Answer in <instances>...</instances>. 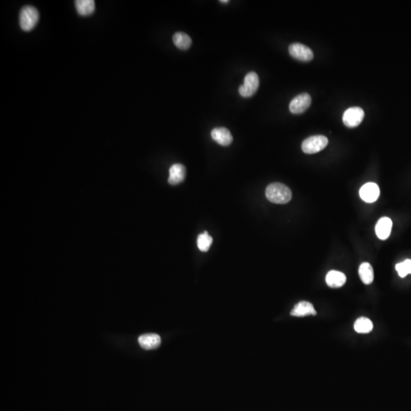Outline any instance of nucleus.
<instances>
[{"label": "nucleus", "mask_w": 411, "mask_h": 411, "mask_svg": "<svg viewBox=\"0 0 411 411\" xmlns=\"http://www.w3.org/2000/svg\"><path fill=\"white\" fill-rule=\"evenodd\" d=\"M392 221L388 217H382L376 224V232L378 237L381 240H385L390 236L392 232Z\"/></svg>", "instance_id": "13"}, {"label": "nucleus", "mask_w": 411, "mask_h": 411, "mask_svg": "<svg viewBox=\"0 0 411 411\" xmlns=\"http://www.w3.org/2000/svg\"><path fill=\"white\" fill-rule=\"evenodd\" d=\"M39 21V13L32 5H26L21 9L19 15V24L22 30L30 32L34 29Z\"/></svg>", "instance_id": "2"}, {"label": "nucleus", "mask_w": 411, "mask_h": 411, "mask_svg": "<svg viewBox=\"0 0 411 411\" xmlns=\"http://www.w3.org/2000/svg\"><path fill=\"white\" fill-rule=\"evenodd\" d=\"M221 3H228L229 2V0H226V1H220Z\"/></svg>", "instance_id": "22"}, {"label": "nucleus", "mask_w": 411, "mask_h": 411, "mask_svg": "<svg viewBox=\"0 0 411 411\" xmlns=\"http://www.w3.org/2000/svg\"><path fill=\"white\" fill-rule=\"evenodd\" d=\"M312 98L308 93H302L296 96L289 104V111L294 114L304 113L310 107Z\"/></svg>", "instance_id": "7"}, {"label": "nucleus", "mask_w": 411, "mask_h": 411, "mask_svg": "<svg viewBox=\"0 0 411 411\" xmlns=\"http://www.w3.org/2000/svg\"><path fill=\"white\" fill-rule=\"evenodd\" d=\"M289 52L293 58L303 62L311 61L314 57L313 52L310 48L300 43H294L289 45Z\"/></svg>", "instance_id": "6"}, {"label": "nucleus", "mask_w": 411, "mask_h": 411, "mask_svg": "<svg viewBox=\"0 0 411 411\" xmlns=\"http://www.w3.org/2000/svg\"><path fill=\"white\" fill-rule=\"evenodd\" d=\"M186 169L181 164H174L169 169V183L172 185H178L185 181Z\"/></svg>", "instance_id": "10"}, {"label": "nucleus", "mask_w": 411, "mask_h": 411, "mask_svg": "<svg viewBox=\"0 0 411 411\" xmlns=\"http://www.w3.org/2000/svg\"><path fill=\"white\" fill-rule=\"evenodd\" d=\"M211 137L220 145L227 146L232 142V134L229 129L225 127H216L211 131Z\"/></svg>", "instance_id": "9"}, {"label": "nucleus", "mask_w": 411, "mask_h": 411, "mask_svg": "<svg viewBox=\"0 0 411 411\" xmlns=\"http://www.w3.org/2000/svg\"><path fill=\"white\" fill-rule=\"evenodd\" d=\"M75 5L78 14L82 16H90L95 9V2L93 0H77Z\"/></svg>", "instance_id": "15"}, {"label": "nucleus", "mask_w": 411, "mask_h": 411, "mask_svg": "<svg viewBox=\"0 0 411 411\" xmlns=\"http://www.w3.org/2000/svg\"><path fill=\"white\" fill-rule=\"evenodd\" d=\"M138 341L141 348L143 349H156L161 344V337L156 333H145L139 337Z\"/></svg>", "instance_id": "12"}, {"label": "nucleus", "mask_w": 411, "mask_h": 411, "mask_svg": "<svg viewBox=\"0 0 411 411\" xmlns=\"http://www.w3.org/2000/svg\"><path fill=\"white\" fill-rule=\"evenodd\" d=\"M404 266L406 268L407 271H408V274L411 273V260L410 259H407L405 261H404Z\"/></svg>", "instance_id": "21"}, {"label": "nucleus", "mask_w": 411, "mask_h": 411, "mask_svg": "<svg viewBox=\"0 0 411 411\" xmlns=\"http://www.w3.org/2000/svg\"><path fill=\"white\" fill-rule=\"evenodd\" d=\"M365 117L364 111L359 107L349 108L344 112L343 122L348 127L353 128L359 126Z\"/></svg>", "instance_id": "5"}, {"label": "nucleus", "mask_w": 411, "mask_h": 411, "mask_svg": "<svg viewBox=\"0 0 411 411\" xmlns=\"http://www.w3.org/2000/svg\"><path fill=\"white\" fill-rule=\"evenodd\" d=\"M379 194V188L376 183H367L362 187L360 190V197L366 203L376 202Z\"/></svg>", "instance_id": "8"}, {"label": "nucleus", "mask_w": 411, "mask_h": 411, "mask_svg": "<svg viewBox=\"0 0 411 411\" xmlns=\"http://www.w3.org/2000/svg\"><path fill=\"white\" fill-rule=\"evenodd\" d=\"M268 201L276 204H285L292 199V191L286 185L281 183H273L266 189Z\"/></svg>", "instance_id": "1"}, {"label": "nucleus", "mask_w": 411, "mask_h": 411, "mask_svg": "<svg viewBox=\"0 0 411 411\" xmlns=\"http://www.w3.org/2000/svg\"><path fill=\"white\" fill-rule=\"evenodd\" d=\"M359 275L362 281L365 285H369L374 280V271L372 265L369 263H363L359 268Z\"/></svg>", "instance_id": "16"}, {"label": "nucleus", "mask_w": 411, "mask_h": 411, "mask_svg": "<svg viewBox=\"0 0 411 411\" xmlns=\"http://www.w3.org/2000/svg\"><path fill=\"white\" fill-rule=\"evenodd\" d=\"M396 270H397V273H398L399 276L401 277H405L408 274V271H407L406 268L404 266V263H399L395 266Z\"/></svg>", "instance_id": "20"}, {"label": "nucleus", "mask_w": 411, "mask_h": 411, "mask_svg": "<svg viewBox=\"0 0 411 411\" xmlns=\"http://www.w3.org/2000/svg\"><path fill=\"white\" fill-rule=\"evenodd\" d=\"M213 243V237H211L206 231L200 234L197 237V247L203 252L209 251L211 245Z\"/></svg>", "instance_id": "19"}, {"label": "nucleus", "mask_w": 411, "mask_h": 411, "mask_svg": "<svg viewBox=\"0 0 411 411\" xmlns=\"http://www.w3.org/2000/svg\"><path fill=\"white\" fill-rule=\"evenodd\" d=\"M173 42L180 50H186L191 46L192 40L190 36L184 32H177L173 36Z\"/></svg>", "instance_id": "17"}, {"label": "nucleus", "mask_w": 411, "mask_h": 411, "mask_svg": "<svg viewBox=\"0 0 411 411\" xmlns=\"http://www.w3.org/2000/svg\"><path fill=\"white\" fill-rule=\"evenodd\" d=\"M260 85L259 77L257 73L250 72L245 76L244 84L238 89L239 94L244 98H249L255 94Z\"/></svg>", "instance_id": "4"}, {"label": "nucleus", "mask_w": 411, "mask_h": 411, "mask_svg": "<svg viewBox=\"0 0 411 411\" xmlns=\"http://www.w3.org/2000/svg\"><path fill=\"white\" fill-rule=\"evenodd\" d=\"M290 314L291 316L295 317H305L307 316H316L317 312L311 302L302 301L295 305Z\"/></svg>", "instance_id": "11"}, {"label": "nucleus", "mask_w": 411, "mask_h": 411, "mask_svg": "<svg viewBox=\"0 0 411 411\" xmlns=\"http://www.w3.org/2000/svg\"><path fill=\"white\" fill-rule=\"evenodd\" d=\"M328 144V140L326 137L321 135L312 136L304 140L301 144V149L306 154H315L323 150Z\"/></svg>", "instance_id": "3"}, {"label": "nucleus", "mask_w": 411, "mask_h": 411, "mask_svg": "<svg viewBox=\"0 0 411 411\" xmlns=\"http://www.w3.org/2000/svg\"><path fill=\"white\" fill-rule=\"evenodd\" d=\"M347 277L342 272L332 270L326 276V283L332 288H340L345 284Z\"/></svg>", "instance_id": "14"}, {"label": "nucleus", "mask_w": 411, "mask_h": 411, "mask_svg": "<svg viewBox=\"0 0 411 411\" xmlns=\"http://www.w3.org/2000/svg\"><path fill=\"white\" fill-rule=\"evenodd\" d=\"M373 329V324L368 317H361L356 320L354 330L359 333H370Z\"/></svg>", "instance_id": "18"}]
</instances>
